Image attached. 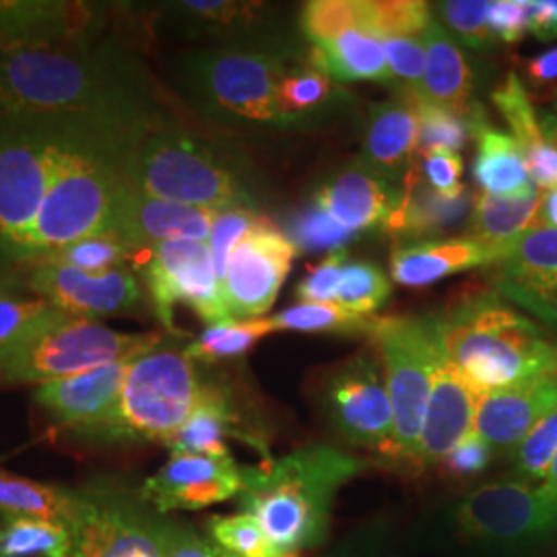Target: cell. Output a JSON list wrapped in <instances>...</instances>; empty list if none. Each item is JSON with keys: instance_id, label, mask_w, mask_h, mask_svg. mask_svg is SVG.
<instances>
[{"instance_id": "1", "label": "cell", "mask_w": 557, "mask_h": 557, "mask_svg": "<svg viewBox=\"0 0 557 557\" xmlns=\"http://www.w3.org/2000/svg\"><path fill=\"white\" fill-rule=\"evenodd\" d=\"M0 116H106L170 122L143 60L106 36L0 44Z\"/></svg>"}, {"instance_id": "2", "label": "cell", "mask_w": 557, "mask_h": 557, "mask_svg": "<svg viewBox=\"0 0 557 557\" xmlns=\"http://www.w3.org/2000/svg\"><path fill=\"white\" fill-rule=\"evenodd\" d=\"M151 128L156 126L106 116H64L54 176L20 267L110 230L128 184L131 151Z\"/></svg>"}, {"instance_id": "3", "label": "cell", "mask_w": 557, "mask_h": 557, "mask_svg": "<svg viewBox=\"0 0 557 557\" xmlns=\"http://www.w3.org/2000/svg\"><path fill=\"white\" fill-rule=\"evenodd\" d=\"M556 541V494L515 478L432 504L409 539L423 557H531Z\"/></svg>"}, {"instance_id": "4", "label": "cell", "mask_w": 557, "mask_h": 557, "mask_svg": "<svg viewBox=\"0 0 557 557\" xmlns=\"http://www.w3.org/2000/svg\"><path fill=\"white\" fill-rule=\"evenodd\" d=\"M368 462L326 444L242 469L238 508L257 518L281 556L317 549L331 529L335 498Z\"/></svg>"}, {"instance_id": "5", "label": "cell", "mask_w": 557, "mask_h": 557, "mask_svg": "<svg viewBox=\"0 0 557 557\" xmlns=\"http://www.w3.org/2000/svg\"><path fill=\"white\" fill-rule=\"evenodd\" d=\"M440 329L448 358L479 398L557 372V341L496 292L453 304L440 317Z\"/></svg>"}, {"instance_id": "6", "label": "cell", "mask_w": 557, "mask_h": 557, "mask_svg": "<svg viewBox=\"0 0 557 557\" xmlns=\"http://www.w3.org/2000/svg\"><path fill=\"white\" fill-rule=\"evenodd\" d=\"M128 182L143 193L207 211L252 209L255 190L242 161L178 124L147 131L131 151Z\"/></svg>"}, {"instance_id": "7", "label": "cell", "mask_w": 557, "mask_h": 557, "mask_svg": "<svg viewBox=\"0 0 557 557\" xmlns=\"http://www.w3.org/2000/svg\"><path fill=\"white\" fill-rule=\"evenodd\" d=\"M287 73L278 48H207L180 57L176 81L200 114L236 128H287L277 103Z\"/></svg>"}, {"instance_id": "8", "label": "cell", "mask_w": 557, "mask_h": 557, "mask_svg": "<svg viewBox=\"0 0 557 557\" xmlns=\"http://www.w3.org/2000/svg\"><path fill=\"white\" fill-rule=\"evenodd\" d=\"M199 361L161 338L131 361L112 413L81 440L101 444H168L195 413L209 380Z\"/></svg>"}, {"instance_id": "9", "label": "cell", "mask_w": 557, "mask_h": 557, "mask_svg": "<svg viewBox=\"0 0 557 557\" xmlns=\"http://www.w3.org/2000/svg\"><path fill=\"white\" fill-rule=\"evenodd\" d=\"M156 333H120L100 320L48 306L0 349V380L46 384L137 358L158 345Z\"/></svg>"}, {"instance_id": "10", "label": "cell", "mask_w": 557, "mask_h": 557, "mask_svg": "<svg viewBox=\"0 0 557 557\" xmlns=\"http://www.w3.org/2000/svg\"><path fill=\"white\" fill-rule=\"evenodd\" d=\"M64 116H0V267L20 269L59 160Z\"/></svg>"}, {"instance_id": "11", "label": "cell", "mask_w": 557, "mask_h": 557, "mask_svg": "<svg viewBox=\"0 0 557 557\" xmlns=\"http://www.w3.org/2000/svg\"><path fill=\"white\" fill-rule=\"evenodd\" d=\"M438 317L374 319V341L395 418V458L418 462L419 440L434 386Z\"/></svg>"}, {"instance_id": "12", "label": "cell", "mask_w": 557, "mask_h": 557, "mask_svg": "<svg viewBox=\"0 0 557 557\" xmlns=\"http://www.w3.org/2000/svg\"><path fill=\"white\" fill-rule=\"evenodd\" d=\"M165 520L139 492L133 496L116 487L79 490L69 527L73 557H163Z\"/></svg>"}, {"instance_id": "13", "label": "cell", "mask_w": 557, "mask_h": 557, "mask_svg": "<svg viewBox=\"0 0 557 557\" xmlns=\"http://www.w3.org/2000/svg\"><path fill=\"white\" fill-rule=\"evenodd\" d=\"M322 411L341 438L395 458V418L384 370L370 351L333 370L322 386Z\"/></svg>"}, {"instance_id": "14", "label": "cell", "mask_w": 557, "mask_h": 557, "mask_svg": "<svg viewBox=\"0 0 557 557\" xmlns=\"http://www.w3.org/2000/svg\"><path fill=\"white\" fill-rule=\"evenodd\" d=\"M140 271L153 312L170 333L178 335L174 326L178 304L188 306L207 326L232 320L207 239L163 242Z\"/></svg>"}, {"instance_id": "15", "label": "cell", "mask_w": 557, "mask_h": 557, "mask_svg": "<svg viewBox=\"0 0 557 557\" xmlns=\"http://www.w3.org/2000/svg\"><path fill=\"white\" fill-rule=\"evenodd\" d=\"M296 252V244L275 223L260 218L230 259L223 283V299L230 317L252 320L267 314L277 299Z\"/></svg>"}, {"instance_id": "16", "label": "cell", "mask_w": 557, "mask_h": 557, "mask_svg": "<svg viewBox=\"0 0 557 557\" xmlns=\"http://www.w3.org/2000/svg\"><path fill=\"white\" fill-rule=\"evenodd\" d=\"M25 269V287L71 314L98 320L135 312L143 304V287L131 267L85 273L62 262L41 260Z\"/></svg>"}, {"instance_id": "17", "label": "cell", "mask_w": 557, "mask_h": 557, "mask_svg": "<svg viewBox=\"0 0 557 557\" xmlns=\"http://www.w3.org/2000/svg\"><path fill=\"white\" fill-rule=\"evenodd\" d=\"M215 215V211L151 197L128 182L106 234H114L126 246L128 264L143 269L163 242L209 239Z\"/></svg>"}, {"instance_id": "18", "label": "cell", "mask_w": 557, "mask_h": 557, "mask_svg": "<svg viewBox=\"0 0 557 557\" xmlns=\"http://www.w3.org/2000/svg\"><path fill=\"white\" fill-rule=\"evenodd\" d=\"M242 469L234 457H205L190 453H172L156 475L139 490L160 515L174 510H202L242 492Z\"/></svg>"}, {"instance_id": "19", "label": "cell", "mask_w": 557, "mask_h": 557, "mask_svg": "<svg viewBox=\"0 0 557 557\" xmlns=\"http://www.w3.org/2000/svg\"><path fill=\"white\" fill-rule=\"evenodd\" d=\"M494 292L535 319H547L557 292V230L533 223L494 264Z\"/></svg>"}, {"instance_id": "20", "label": "cell", "mask_w": 557, "mask_h": 557, "mask_svg": "<svg viewBox=\"0 0 557 557\" xmlns=\"http://www.w3.org/2000/svg\"><path fill=\"white\" fill-rule=\"evenodd\" d=\"M440 319V317H438ZM479 397L448 358L442 329L434 356V386L419 440L418 465L434 467L475 430Z\"/></svg>"}, {"instance_id": "21", "label": "cell", "mask_w": 557, "mask_h": 557, "mask_svg": "<svg viewBox=\"0 0 557 557\" xmlns=\"http://www.w3.org/2000/svg\"><path fill=\"white\" fill-rule=\"evenodd\" d=\"M133 359H120L83 374L46 382L36 388L34 398L62 430L83 438L116 407Z\"/></svg>"}, {"instance_id": "22", "label": "cell", "mask_w": 557, "mask_h": 557, "mask_svg": "<svg viewBox=\"0 0 557 557\" xmlns=\"http://www.w3.org/2000/svg\"><path fill=\"white\" fill-rule=\"evenodd\" d=\"M106 4L0 0V44H54L103 36Z\"/></svg>"}, {"instance_id": "23", "label": "cell", "mask_w": 557, "mask_h": 557, "mask_svg": "<svg viewBox=\"0 0 557 557\" xmlns=\"http://www.w3.org/2000/svg\"><path fill=\"white\" fill-rule=\"evenodd\" d=\"M557 407V372L518 382L479 398L475 432L496 453H512Z\"/></svg>"}, {"instance_id": "24", "label": "cell", "mask_w": 557, "mask_h": 557, "mask_svg": "<svg viewBox=\"0 0 557 557\" xmlns=\"http://www.w3.org/2000/svg\"><path fill=\"white\" fill-rule=\"evenodd\" d=\"M395 186L356 160L320 188L317 207L354 234L384 227L400 199Z\"/></svg>"}, {"instance_id": "25", "label": "cell", "mask_w": 557, "mask_h": 557, "mask_svg": "<svg viewBox=\"0 0 557 557\" xmlns=\"http://www.w3.org/2000/svg\"><path fill=\"white\" fill-rule=\"evenodd\" d=\"M419 116L413 100L397 96L370 108L359 161L393 184L411 174L418 156Z\"/></svg>"}, {"instance_id": "26", "label": "cell", "mask_w": 557, "mask_h": 557, "mask_svg": "<svg viewBox=\"0 0 557 557\" xmlns=\"http://www.w3.org/2000/svg\"><path fill=\"white\" fill-rule=\"evenodd\" d=\"M504 257V250L481 244L469 236L409 242L393 250L391 275L403 287H425L460 271L494 267Z\"/></svg>"}, {"instance_id": "27", "label": "cell", "mask_w": 557, "mask_h": 557, "mask_svg": "<svg viewBox=\"0 0 557 557\" xmlns=\"http://www.w3.org/2000/svg\"><path fill=\"white\" fill-rule=\"evenodd\" d=\"M473 202L467 186L455 195H442L421 174L411 172L403 182L397 209L382 230L397 238L430 242L471 218Z\"/></svg>"}, {"instance_id": "28", "label": "cell", "mask_w": 557, "mask_h": 557, "mask_svg": "<svg viewBox=\"0 0 557 557\" xmlns=\"http://www.w3.org/2000/svg\"><path fill=\"white\" fill-rule=\"evenodd\" d=\"M425 46V77L418 98L432 106L444 108L460 119L471 120L479 106L473 103L475 75L467 57L462 54L455 36H450L438 21L432 20L421 34Z\"/></svg>"}, {"instance_id": "29", "label": "cell", "mask_w": 557, "mask_h": 557, "mask_svg": "<svg viewBox=\"0 0 557 557\" xmlns=\"http://www.w3.org/2000/svg\"><path fill=\"white\" fill-rule=\"evenodd\" d=\"M494 103L524 156L529 178L543 193L552 190L557 186V145L545 137L541 116L518 75H508L499 85Z\"/></svg>"}, {"instance_id": "30", "label": "cell", "mask_w": 557, "mask_h": 557, "mask_svg": "<svg viewBox=\"0 0 557 557\" xmlns=\"http://www.w3.org/2000/svg\"><path fill=\"white\" fill-rule=\"evenodd\" d=\"M244 421L239 418L236 403L232 398L230 388L221 386L218 382L207 384V391L200 398L199 407L195 413L186 419V423L178 432L168 440V448L172 453H190V455H205V457H232L225 440L230 436L252 442L239 425Z\"/></svg>"}, {"instance_id": "31", "label": "cell", "mask_w": 557, "mask_h": 557, "mask_svg": "<svg viewBox=\"0 0 557 557\" xmlns=\"http://www.w3.org/2000/svg\"><path fill=\"white\" fill-rule=\"evenodd\" d=\"M165 11L190 36L220 38L225 41L223 48H275L260 44L255 34L260 27L262 4L184 0L165 4Z\"/></svg>"}, {"instance_id": "32", "label": "cell", "mask_w": 557, "mask_h": 557, "mask_svg": "<svg viewBox=\"0 0 557 557\" xmlns=\"http://www.w3.org/2000/svg\"><path fill=\"white\" fill-rule=\"evenodd\" d=\"M543 190L533 180L512 195H478L473 202L469 238L504 252L537 220Z\"/></svg>"}, {"instance_id": "33", "label": "cell", "mask_w": 557, "mask_h": 557, "mask_svg": "<svg viewBox=\"0 0 557 557\" xmlns=\"http://www.w3.org/2000/svg\"><path fill=\"white\" fill-rule=\"evenodd\" d=\"M308 60L333 81H376L391 85L382 44L361 27L345 29L333 40L314 44Z\"/></svg>"}, {"instance_id": "34", "label": "cell", "mask_w": 557, "mask_h": 557, "mask_svg": "<svg viewBox=\"0 0 557 557\" xmlns=\"http://www.w3.org/2000/svg\"><path fill=\"white\" fill-rule=\"evenodd\" d=\"M79 490H66L0 469V518L27 517L71 527Z\"/></svg>"}, {"instance_id": "35", "label": "cell", "mask_w": 557, "mask_h": 557, "mask_svg": "<svg viewBox=\"0 0 557 557\" xmlns=\"http://www.w3.org/2000/svg\"><path fill=\"white\" fill-rule=\"evenodd\" d=\"M478 158L473 174L485 195H512L527 186L529 170L517 140L508 133H502L483 122L475 133Z\"/></svg>"}, {"instance_id": "36", "label": "cell", "mask_w": 557, "mask_h": 557, "mask_svg": "<svg viewBox=\"0 0 557 557\" xmlns=\"http://www.w3.org/2000/svg\"><path fill=\"white\" fill-rule=\"evenodd\" d=\"M0 557H73V537L66 527L50 520L2 518Z\"/></svg>"}, {"instance_id": "37", "label": "cell", "mask_w": 557, "mask_h": 557, "mask_svg": "<svg viewBox=\"0 0 557 557\" xmlns=\"http://www.w3.org/2000/svg\"><path fill=\"white\" fill-rule=\"evenodd\" d=\"M337 91L333 79L317 64L306 60V64L299 69H287L285 77L278 83V110L289 126H296L317 114L320 108H329Z\"/></svg>"}, {"instance_id": "38", "label": "cell", "mask_w": 557, "mask_h": 557, "mask_svg": "<svg viewBox=\"0 0 557 557\" xmlns=\"http://www.w3.org/2000/svg\"><path fill=\"white\" fill-rule=\"evenodd\" d=\"M277 331L273 319L225 320L207 326L199 337L186 345V354L195 361L215 363L221 359L246 356L260 338Z\"/></svg>"}, {"instance_id": "39", "label": "cell", "mask_w": 557, "mask_h": 557, "mask_svg": "<svg viewBox=\"0 0 557 557\" xmlns=\"http://www.w3.org/2000/svg\"><path fill=\"white\" fill-rule=\"evenodd\" d=\"M432 23V9L421 0H359V27L370 36L421 38Z\"/></svg>"}, {"instance_id": "40", "label": "cell", "mask_w": 557, "mask_h": 557, "mask_svg": "<svg viewBox=\"0 0 557 557\" xmlns=\"http://www.w3.org/2000/svg\"><path fill=\"white\" fill-rule=\"evenodd\" d=\"M391 296V281L382 269L368 260H347L338 285L337 306L343 310L372 319Z\"/></svg>"}, {"instance_id": "41", "label": "cell", "mask_w": 557, "mask_h": 557, "mask_svg": "<svg viewBox=\"0 0 557 557\" xmlns=\"http://www.w3.org/2000/svg\"><path fill=\"white\" fill-rule=\"evenodd\" d=\"M374 319H363L343 310L337 304H296L273 319L277 331L299 333H337V335H368Z\"/></svg>"}, {"instance_id": "42", "label": "cell", "mask_w": 557, "mask_h": 557, "mask_svg": "<svg viewBox=\"0 0 557 557\" xmlns=\"http://www.w3.org/2000/svg\"><path fill=\"white\" fill-rule=\"evenodd\" d=\"M211 541L223 554L234 557H281L277 547L267 537L259 520L248 512L220 515L207 520Z\"/></svg>"}, {"instance_id": "43", "label": "cell", "mask_w": 557, "mask_h": 557, "mask_svg": "<svg viewBox=\"0 0 557 557\" xmlns=\"http://www.w3.org/2000/svg\"><path fill=\"white\" fill-rule=\"evenodd\" d=\"M413 103L418 108V156L421 158H428L436 151L458 153L467 145V140L475 135L471 120L460 119L457 114L425 101L413 100Z\"/></svg>"}, {"instance_id": "44", "label": "cell", "mask_w": 557, "mask_h": 557, "mask_svg": "<svg viewBox=\"0 0 557 557\" xmlns=\"http://www.w3.org/2000/svg\"><path fill=\"white\" fill-rule=\"evenodd\" d=\"M557 455V407L533 428V432L510 453L515 479L543 483Z\"/></svg>"}, {"instance_id": "45", "label": "cell", "mask_w": 557, "mask_h": 557, "mask_svg": "<svg viewBox=\"0 0 557 557\" xmlns=\"http://www.w3.org/2000/svg\"><path fill=\"white\" fill-rule=\"evenodd\" d=\"M128 250L114 234H96L89 238L73 242L44 260H54L85 273H103L120 267H128ZM41 262V260H40Z\"/></svg>"}, {"instance_id": "46", "label": "cell", "mask_w": 557, "mask_h": 557, "mask_svg": "<svg viewBox=\"0 0 557 557\" xmlns=\"http://www.w3.org/2000/svg\"><path fill=\"white\" fill-rule=\"evenodd\" d=\"M391 71V85L397 96L418 98L425 77V46L421 38H384L380 40Z\"/></svg>"}, {"instance_id": "47", "label": "cell", "mask_w": 557, "mask_h": 557, "mask_svg": "<svg viewBox=\"0 0 557 557\" xmlns=\"http://www.w3.org/2000/svg\"><path fill=\"white\" fill-rule=\"evenodd\" d=\"M301 34L314 44L333 40L345 29L359 27V0H314L299 15Z\"/></svg>"}, {"instance_id": "48", "label": "cell", "mask_w": 557, "mask_h": 557, "mask_svg": "<svg viewBox=\"0 0 557 557\" xmlns=\"http://www.w3.org/2000/svg\"><path fill=\"white\" fill-rule=\"evenodd\" d=\"M487 0H448L440 2V15L458 40L473 50H490L496 46V38L490 29Z\"/></svg>"}, {"instance_id": "49", "label": "cell", "mask_w": 557, "mask_h": 557, "mask_svg": "<svg viewBox=\"0 0 557 557\" xmlns=\"http://www.w3.org/2000/svg\"><path fill=\"white\" fill-rule=\"evenodd\" d=\"M260 218L262 215L252 209H225L215 215L207 242L211 248L213 267H215V275L220 281L221 292H223L227 267H230V259H232L236 246L259 223Z\"/></svg>"}, {"instance_id": "50", "label": "cell", "mask_w": 557, "mask_h": 557, "mask_svg": "<svg viewBox=\"0 0 557 557\" xmlns=\"http://www.w3.org/2000/svg\"><path fill=\"white\" fill-rule=\"evenodd\" d=\"M301 250H341L343 244L356 238L354 232L338 225L329 213H324L320 207H310L301 211L289 225V236Z\"/></svg>"}, {"instance_id": "51", "label": "cell", "mask_w": 557, "mask_h": 557, "mask_svg": "<svg viewBox=\"0 0 557 557\" xmlns=\"http://www.w3.org/2000/svg\"><path fill=\"white\" fill-rule=\"evenodd\" d=\"M50 304L23 289L15 281H0V349L9 345L21 331L48 308Z\"/></svg>"}, {"instance_id": "52", "label": "cell", "mask_w": 557, "mask_h": 557, "mask_svg": "<svg viewBox=\"0 0 557 557\" xmlns=\"http://www.w3.org/2000/svg\"><path fill=\"white\" fill-rule=\"evenodd\" d=\"M391 527L393 522L382 515L370 518L338 539L322 557H382Z\"/></svg>"}, {"instance_id": "53", "label": "cell", "mask_w": 557, "mask_h": 557, "mask_svg": "<svg viewBox=\"0 0 557 557\" xmlns=\"http://www.w3.org/2000/svg\"><path fill=\"white\" fill-rule=\"evenodd\" d=\"M347 264L345 250H335L298 285V298L306 304H335L343 269Z\"/></svg>"}, {"instance_id": "54", "label": "cell", "mask_w": 557, "mask_h": 557, "mask_svg": "<svg viewBox=\"0 0 557 557\" xmlns=\"http://www.w3.org/2000/svg\"><path fill=\"white\" fill-rule=\"evenodd\" d=\"M494 455L496 450L473 430L440 465L450 478H478L490 467Z\"/></svg>"}, {"instance_id": "55", "label": "cell", "mask_w": 557, "mask_h": 557, "mask_svg": "<svg viewBox=\"0 0 557 557\" xmlns=\"http://www.w3.org/2000/svg\"><path fill=\"white\" fill-rule=\"evenodd\" d=\"M531 0H496L490 4L487 23L494 38L504 44H517L529 32Z\"/></svg>"}, {"instance_id": "56", "label": "cell", "mask_w": 557, "mask_h": 557, "mask_svg": "<svg viewBox=\"0 0 557 557\" xmlns=\"http://www.w3.org/2000/svg\"><path fill=\"white\" fill-rule=\"evenodd\" d=\"M163 557H221V552L213 541L200 537L186 520L168 517Z\"/></svg>"}, {"instance_id": "57", "label": "cell", "mask_w": 557, "mask_h": 557, "mask_svg": "<svg viewBox=\"0 0 557 557\" xmlns=\"http://www.w3.org/2000/svg\"><path fill=\"white\" fill-rule=\"evenodd\" d=\"M425 182L442 195H455L465 188L460 182L462 176V160L455 151H436L423 158V174Z\"/></svg>"}, {"instance_id": "58", "label": "cell", "mask_w": 557, "mask_h": 557, "mask_svg": "<svg viewBox=\"0 0 557 557\" xmlns=\"http://www.w3.org/2000/svg\"><path fill=\"white\" fill-rule=\"evenodd\" d=\"M529 32L541 41L557 38V0H531Z\"/></svg>"}, {"instance_id": "59", "label": "cell", "mask_w": 557, "mask_h": 557, "mask_svg": "<svg viewBox=\"0 0 557 557\" xmlns=\"http://www.w3.org/2000/svg\"><path fill=\"white\" fill-rule=\"evenodd\" d=\"M529 77L535 83H552L557 79V48L539 54L529 62Z\"/></svg>"}, {"instance_id": "60", "label": "cell", "mask_w": 557, "mask_h": 557, "mask_svg": "<svg viewBox=\"0 0 557 557\" xmlns=\"http://www.w3.org/2000/svg\"><path fill=\"white\" fill-rule=\"evenodd\" d=\"M382 557H423L419 554L418 549L409 543L407 537H398L395 524L391 527V533L386 537V545H384V554Z\"/></svg>"}, {"instance_id": "61", "label": "cell", "mask_w": 557, "mask_h": 557, "mask_svg": "<svg viewBox=\"0 0 557 557\" xmlns=\"http://www.w3.org/2000/svg\"><path fill=\"white\" fill-rule=\"evenodd\" d=\"M535 223L557 230V186H554L552 190H545L541 195V205H539Z\"/></svg>"}, {"instance_id": "62", "label": "cell", "mask_w": 557, "mask_h": 557, "mask_svg": "<svg viewBox=\"0 0 557 557\" xmlns=\"http://www.w3.org/2000/svg\"><path fill=\"white\" fill-rule=\"evenodd\" d=\"M547 492H552V494H556L557 496V455L554 458V462H552V467H549V471H547V475L543 479V483H541Z\"/></svg>"}, {"instance_id": "63", "label": "cell", "mask_w": 557, "mask_h": 557, "mask_svg": "<svg viewBox=\"0 0 557 557\" xmlns=\"http://www.w3.org/2000/svg\"><path fill=\"white\" fill-rule=\"evenodd\" d=\"M543 324L557 337V292L556 296H554V301H552V308L547 312V319L543 320Z\"/></svg>"}, {"instance_id": "64", "label": "cell", "mask_w": 557, "mask_h": 557, "mask_svg": "<svg viewBox=\"0 0 557 557\" xmlns=\"http://www.w3.org/2000/svg\"><path fill=\"white\" fill-rule=\"evenodd\" d=\"M221 552V549H220ZM221 557H234V556H230V554H223V552H221ZM281 557H301V556H281Z\"/></svg>"}]
</instances>
